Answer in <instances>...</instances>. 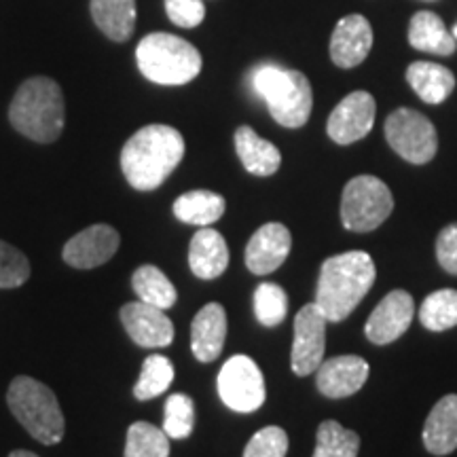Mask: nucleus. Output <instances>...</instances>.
<instances>
[{
  "instance_id": "obj_4",
  "label": "nucleus",
  "mask_w": 457,
  "mask_h": 457,
  "mask_svg": "<svg viewBox=\"0 0 457 457\" xmlns=\"http://www.w3.org/2000/svg\"><path fill=\"white\" fill-rule=\"evenodd\" d=\"M253 89L267 102L271 117L284 128L296 129L310 121L313 91L303 72L262 64L253 72Z\"/></svg>"
},
{
  "instance_id": "obj_19",
  "label": "nucleus",
  "mask_w": 457,
  "mask_h": 457,
  "mask_svg": "<svg viewBox=\"0 0 457 457\" xmlns=\"http://www.w3.org/2000/svg\"><path fill=\"white\" fill-rule=\"evenodd\" d=\"M188 267L199 279H214L227 271L228 248L216 228L199 227L188 245Z\"/></svg>"
},
{
  "instance_id": "obj_9",
  "label": "nucleus",
  "mask_w": 457,
  "mask_h": 457,
  "mask_svg": "<svg viewBox=\"0 0 457 457\" xmlns=\"http://www.w3.org/2000/svg\"><path fill=\"white\" fill-rule=\"evenodd\" d=\"M220 400L237 413H253L265 403V377L248 356H231L219 373Z\"/></svg>"
},
{
  "instance_id": "obj_31",
  "label": "nucleus",
  "mask_w": 457,
  "mask_h": 457,
  "mask_svg": "<svg viewBox=\"0 0 457 457\" xmlns=\"http://www.w3.org/2000/svg\"><path fill=\"white\" fill-rule=\"evenodd\" d=\"M193 428H195V403L187 394H171L165 400V417H163V432L170 438L182 441V438L191 436Z\"/></svg>"
},
{
  "instance_id": "obj_15",
  "label": "nucleus",
  "mask_w": 457,
  "mask_h": 457,
  "mask_svg": "<svg viewBox=\"0 0 457 457\" xmlns=\"http://www.w3.org/2000/svg\"><path fill=\"white\" fill-rule=\"evenodd\" d=\"M293 248V236L282 222H267L245 245V267L254 276H267L284 265Z\"/></svg>"
},
{
  "instance_id": "obj_5",
  "label": "nucleus",
  "mask_w": 457,
  "mask_h": 457,
  "mask_svg": "<svg viewBox=\"0 0 457 457\" xmlns=\"http://www.w3.org/2000/svg\"><path fill=\"white\" fill-rule=\"evenodd\" d=\"M11 413L41 445H57L64 438L66 421L51 387L28 375L11 381L7 390Z\"/></svg>"
},
{
  "instance_id": "obj_16",
  "label": "nucleus",
  "mask_w": 457,
  "mask_h": 457,
  "mask_svg": "<svg viewBox=\"0 0 457 457\" xmlns=\"http://www.w3.org/2000/svg\"><path fill=\"white\" fill-rule=\"evenodd\" d=\"M316 373V386L322 396L347 398L362 390L370 369L367 360L360 356H335L322 360Z\"/></svg>"
},
{
  "instance_id": "obj_29",
  "label": "nucleus",
  "mask_w": 457,
  "mask_h": 457,
  "mask_svg": "<svg viewBox=\"0 0 457 457\" xmlns=\"http://www.w3.org/2000/svg\"><path fill=\"white\" fill-rule=\"evenodd\" d=\"M420 320L428 330H434V333L457 327V290L445 288L428 295L421 303Z\"/></svg>"
},
{
  "instance_id": "obj_10",
  "label": "nucleus",
  "mask_w": 457,
  "mask_h": 457,
  "mask_svg": "<svg viewBox=\"0 0 457 457\" xmlns=\"http://www.w3.org/2000/svg\"><path fill=\"white\" fill-rule=\"evenodd\" d=\"M328 320L316 303H307L295 316V341L290 353V367L296 377L316 373L327 352Z\"/></svg>"
},
{
  "instance_id": "obj_26",
  "label": "nucleus",
  "mask_w": 457,
  "mask_h": 457,
  "mask_svg": "<svg viewBox=\"0 0 457 457\" xmlns=\"http://www.w3.org/2000/svg\"><path fill=\"white\" fill-rule=\"evenodd\" d=\"M131 286H134V293L138 295V301L155 305L159 310H170L179 299L174 284L155 265L138 267L131 276Z\"/></svg>"
},
{
  "instance_id": "obj_20",
  "label": "nucleus",
  "mask_w": 457,
  "mask_h": 457,
  "mask_svg": "<svg viewBox=\"0 0 457 457\" xmlns=\"http://www.w3.org/2000/svg\"><path fill=\"white\" fill-rule=\"evenodd\" d=\"M421 441L432 455H449L457 449V394H447L434 404Z\"/></svg>"
},
{
  "instance_id": "obj_21",
  "label": "nucleus",
  "mask_w": 457,
  "mask_h": 457,
  "mask_svg": "<svg viewBox=\"0 0 457 457\" xmlns=\"http://www.w3.org/2000/svg\"><path fill=\"white\" fill-rule=\"evenodd\" d=\"M236 151L245 171L254 176H271L282 165V153L270 140H262L248 125L236 131Z\"/></svg>"
},
{
  "instance_id": "obj_22",
  "label": "nucleus",
  "mask_w": 457,
  "mask_h": 457,
  "mask_svg": "<svg viewBox=\"0 0 457 457\" xmlns=\"http://www.w3.org/2000/svg\"><path fill=\"white\" fill-rule=\"evenodd\" d=\"M407 81L428 104H441L455 89L453 72L434 62H413L407 68Z\"/></svg>"
},
{
  "instance_id": "obj_2",
  "label": "nucleus",
  "mask_w": 457,
  "mask_h": 457,
  "mask_svg": "<svg viewBox=\"0 0 457 457\" xmlns=\"http://www.w3.org/2000/svg\"><path fill=\"white\" fill-rule=\"evenodd\" d=\"M375 262L362 250L330 256L322 262L316 288V305L328 322H341L356 310L375 284Z\"/></svg>"
},
{
  "instance_id": "obj_24",
  "label": "nucleus",
  "mask_w": 457,
  "mask_h": 457,
  "mask_svg": "<svg viewBox=\"0 0 457 457\" xmlns=\"http://www.w3.org/2000/svg\"><path fill=\"white\" fill-rule=\"evenodd\" d=\"M91 17L111 41L125 43L136 28V0H91Z\"/></svg>"
},
{
  "instance_id": "obj_7",
  "label": "nucleus",
  "mask_w": 457,
  "mask_h": 457,
  "mask_svg": "<svg viewBox=\"0 0 457 457\" xmlns=\"http://www.w3.org/2000/svg\"><path fill=\"white\" fill-rule=\"evenodd\" d=\"M394 210L390 187L377 176H356L343 188L341 220L347 231L369 233L384 225Z\"/></svg>"
},
{
  "instance_id": "obj_3",
  "label": "nucleus",
  "mask_w": 457,
  "mask_h": 457,
  "mask_svg": "<svg viewBox=\"0 0 457 457\" xmlns=\"http://www.w3.org/2000/svg\"><path fill=\"white\" fill-rule=\"evenodd\" d=\"M9 121L21 136L34 142H55L66 121L64 94L60 85L47 77H34L21 83L11 102Z\"/></svg>"
},
{
  "instance_id": "obj_37",
  "label": "nucleus",
  "mask_w": 457,
  "mask_h": 457,
  "mask_svg": "<svg viewBox=\"0 0 457 457\" xmlns=\"http://www.w3.org/2000/svg\"><path fill=\"white\" fill-rule=\"evenodd\" d=\"M9 457H38L37 453H32V451H26V449H17L13 453H9Z\"/></svg>"
},
{
  "instance_id": "obj_14",
  "label": "nucleus",
  "mask_w": 457,
  "mask_h": 457,
  "mask_svg": "<svg viewBox=\"0 0 457 457\" xmlns=\"http://www.w3.org/2000/svg\"><path fill=\"white\" fill-rule=\"evenodd\" d=\"M123 328L128 330L129 339L136 345L155 350V347H168L174 341V324L168 313L148 303L134 301L125 303L119 312Z\"/></svg>"
},
{
  "instance_id": "obj_28",
  "label": "nucleus",
  "mask_w": 457,
  "mask_h": 457,
  "mask_svg": "<svg viewBox=\"0 0 457 457\" xmlns=\"http://www.w3.org/2000/svg\"><path fill=\"white\" fill-rule=\"evenodd\" d=\"M360 436L343 428L339 421L327 420L318 426L316 451L312 457H356Z\"/></svg>"
},
{
  "instance_id": "obj_17",
  "label": "nucleus",
  "mask_w": 457,
  "mask_h": 457,
  "mask_svg": "<svg viewBox=\"0 0 457 457\" xmlns=\"http://www.w3.org/2000/svg\"><path fill=\"white\" fill-rule=\"evenodd\" d=\"M373 47V28L364 15H347L335 26L330 37V57L339 68H356Z\"/></svg>"
},
{
  "instance_id": "obj_18",
  "label": "nucleus",
  "mask_w": 457,
  "mask_h": 457,
  "mask_svg": "<svg viewBox=\"0 0 457 457\" xmlns=\"http://www.w3.org/2000/svg\"><path fill=\"white\" fill-rule=\"evenodd\" d=\"M227 339V312L220 303H208L191 324V350L199 362H212L222 353Z\"/></svg>"
},
{
  "instance_id": "obj_30",
  "label": "nucleus",
  "mask_w": 457,
  "mask_h": 457,
  "mask_svg": "<svg viewBox=\"0 0 457 457\" xmlns=\"http://www.w3.org/2000/svg\"><path fill=\"white\" fill-rule=\"evenodd\" d=\"M171 381H174V364H171V360L153 353L142 364L140 379L134 386V396L136 400H151L162 396L163 392L170 390Z\"/></svg>"
},
{
  "instance_id": "obj_6",
  "label": "nucleus",
  "mask_w": 457,
  "mask_h": 457,
  "mask_svg": "<svg viewBox=\"0 0 457 457\" xmlns=\"http://www.w3.org/2000/svg\"><path fill=\"white\" fill-rule=\"evenodd\" d=\"M136 62L148 81L157 85H185L202 72V54L185 38L153 32L136 49Z\"/></svg>"
},
{
  "instance_id": "obj_32",
  "label": "nucleus",
  "mask_w": 457,
  "mask_h": 457,
  "mask_svg": "<svg viewBox=\"0 0 457 457\" xmlns=\"http://www.w3.org/2000/svg\"><path fill=\"white\" fill-rule=\"evenodd\" d=\"M288 313V295L273 282L259 284L254 293V316L262 327H278Z\"/></svg>"
},
{
  "instance_id": "obj_25",
  "label": "nucleus",
  "mask_w": 457,
  "mask_h": 457,
  "mask_svg": "<svg viewBox=\"0 0 457 457\" xmlns=\"http://www.w3.org/2000/svg\"><path fill=\"white\" fill-rule=\"evenodd\" d=\"M225 197L214 191H188L174 202V216L185 225L208 227L225 214Z\"/></svg>"
},
{
  "instance_id": "obj_38",
  "label": "nucleus",
  "mask_w": 457,
  "mask_h": 457,
  "mask_svg": "<svg viewBox=\"0 0 457 457\" xmlns=\"http://www.w3.org/2000/svg\"><path fill=\"white\" fill-rule=\"evenodd\" d=\"M451 34H453V38H455V41H457V24H455V28H453V32H451Z\"/></svg>"
},
{
  "instance_id": "obj_35",
  "label": "nucleus",
  "mask_w": 457,
  "mask_h": 457,
  "mask_svg": "<svg viewBox=\"0 0 457 457\" xmlns=\"http://www.w3.org/2000/svg\"><path fill=\"white\" fill-rule=\"evenodd\" d=\"M165 11L171 24L179 28H197L205 17L204 0H165Z\"/></svg>"
},
{
  "instance_id": "obj_13",
  "label": "nucleus",
  "mask_w": 457,
  "mask_h": 457,
  "mask_svg": "<svg viewBox=\"0 0 457 457\" xmlns=\"http://www.w3.org/2000/svg\"><path fill=\"white\" fill-rule=\"evenodd\" d=\"M415 316L413 296L404 290H392L379 301L367 320V339L375 345H387L407 333Z\"/></svg>"
},
{
  "instance_id": "obj_36",
  "label": "nucleus",
  "mask_w": 457,
  "mask_h": 457,
  "mask_svg": "<svg viewBox=\"0 0 457 457\" xmlns=\"http://www.w3.org/2000/svg\"><path fill=\"white\" fill-rule=\"evenodd\" d=\"M436 259L445 271L457 276V222L447 225L438 233Z\"/></svg>"
},
{
  "instance_id": "obj_1",
  "label": "nucleus",
  "mask_w": 457,
  "mask_h": 457,
  "mask_svg": "<svg viewBox=\"0 0 457 457\" xmlns=\"http://www.w3.org/2000/svg\"><path fill=\"white\" fill-rule=\"evenodd\" d=\"M185 138L170 125H146L125 142L121 170L136 191H155L185 157Z\"/></svg>"
},
{
  "instance_id": "obj_34",
  "label": "nucleus",
  "mask_w": 457,
  "mask_h": 457,
  "mask_svg": "<svg viewBox=\"0 0 457 457\" xmlns=\"http://www.w3.org/2000/svg\"><path fill=\"white\" fill-rule=\"evenodd\" d=\"M286 453H288V434L279 426L262 428L244 449V457H286Z\"/></svg>"
},
{
  "instance_id": "obj_27",
  "label": "nucleus",
  "mask_w": 457,
  "mask_h": 457,
  "mask_svg": "<svg viewBox=\"0 0 457 457\" xmlns=\"http://www.w3.org/2000/svg\"><path fill=\"white\" fill-rule=\"evenodd\" d=\"M123 457H170V436L163 428L136 421L128 428Z\"/></svg>"
},
{
  "instance_id": "obj_8",
  "label": "nucleus",
  "mask_w": 457,
  "mask_h": 457,
  "mask_svg": "<svg viewBox=\"0 0 457 457\" xmlns=\"http://www.w3.org/2000/svg\"><path fill=\"white\" fill-rule=\"evenodd\" d=\"M386 140L404 162L424 165L432 162L438 136L430 119L413 108H398L386 119Z\"/></svg>"
},
{
  "instance_id": "obj_12",
  "label": "nucleus",
  "mask_w": 457,
  "mask_h": 457,
  "mask_svg": "<svg viewBox=\"0 0 457 457\" xmlns=\"http://www.w3.org/2000/svg\"><path fill=\"white\" fill-rule=\"evenodd\" d=\"M121 245V236L111 225H91L81 233L71 237L62 250L66 265L74 270H94V267L106 265L117 254Z\"/></svg>"
},
{
  "instance_id": "obj_11",
  "label": "nucleus",
  "mask_w": 457,
  "mask_h": 457,
  "mask_svg": "<svg viewBox=\"0 0 457 457\" xmlns=\"http://www.w3.org/2000/svg\"><path fill=\"white\" fill-rule=\"evenodd\" d=\"M377 104L369 91H353L345 96L330 112L327 131L337 145H353L373 129Z\"/></svg>"
},
{
  "instance_id": "obj_33",
  "label": "nucleus",
  "mask_w": 457,
  "mask_h": 457,
  "mask_svg": "<svg viewBox=\"0 0 457 457\" xmlns=\"http://www.w3.org/2000/svg\"><path fill=\"white\" fill-rule=\"evenodd\" d=\"M30 278V261L20 248L0 239V288H17Z\"/></svg>"
},
{
  "instance_id": "obj_23",
  "label": "nucleus",
  "mask_w": 457,
  "mask_h": 457,
  "mask_svg": "<svg viewBox=\"0 0 457 457\" xmlns=\"http://www.w3.org/2000/svg\"><path fill=\"white\" fill-rule=\"evenodd\" d=\"M409 43L417 51H428L434 55H451L455 51V38L447 30L443 20L432 11H420L411 17Z\"/></svg>"
}]
</instances>
